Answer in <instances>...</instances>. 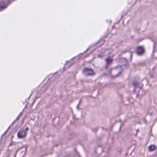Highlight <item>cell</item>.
<instances>
[{
  "instance_id": "obj_1",
  "label": "cell",
  "mask_w": 157,
  "mask_h": 157,
  "mask_svg": "<svg viewBox=\"0 0 157 157\" xmlns=\"http://www.w3.org/2000/svg\"><path fill=\"white\" fill-rule=\"evenodd\" d=\"M122 66H123H123H118L112 69L111 73H112V77H116V76L118 75L122 72V71L124 69V67Z\"/></svg>"
},
{
  "instance_id": "obj_2",
  "label": "cell",
  "mask_w": 157,
  "mask_h": 157,
  "mask_svg": "<svg viewBox=\"0 0 157 157\" xmlns=\"http://www.w3.org/2000/svg\"><path fill=\"white\" fill-rule=\"evenodd\" d=\"M83 73L86 75H92L94 74V71L90 68H85L83 71Z\"/></svg>"
},
{
  "instance_id": "obj_3",
  "label": "cell",
  "mask_w": 157,
  "mask_h": 157,
  "mask_svg": "<svg viewBox=\"0 0 157 157\" xmlns=\"http://www.w3.org/2000/svg\"><path fill=\"white\" fill-rule=\"evenodd\" d=\"M10 2V0H0V7L2 9L6 7Z\"/></svg>"
},
{
  "instance_id": "obj_4",
  "label": "cell",
  "mask_w": 157,
  "mask_h": 157,
  "mask_svg": "<svg viewBox=\"0 0 157 157\" xmlns=\"http://www.w3.org/2000/svg\"><path fill=\"white\" fill-rule=\"evenodd\" d=\"M26 132H27V129H23L21 131H20L18 134V136L20 137V138H23L26 136Z\"/></svg>"
},
{
  "instance_id": "obj_5",
  "label": "cell",
  "mask_w": 157,
  "mask_h": 157,
  "mask_svg": "<svg viewBox=\"0 0 157 157\" xmlns=\"http://www.w3.org/2000/svg\"><path fill=\"white\" fill-rule=\"evenodd\" d=\"M145 52V50H144V48L142 46H139L137 48V50H136V52L138 55H142Z\"/></svg>"
},
{
  "instance_id": "obj_6",
  "label": "cell",
  "mask_w": 157,
  "mask_h": 157,
  "mask_svg": "<svg viewBox=\"0 0 157 157\" xmlns=\"http://www.w3.org/2000/svg\"><path fill=\"white\" fill-rule=\"evenodd\" d=\"M156 147L155 145H152L149 147V149L150 151H151V150H155L156 149Z\"/></svg>"
}]
</instances>
